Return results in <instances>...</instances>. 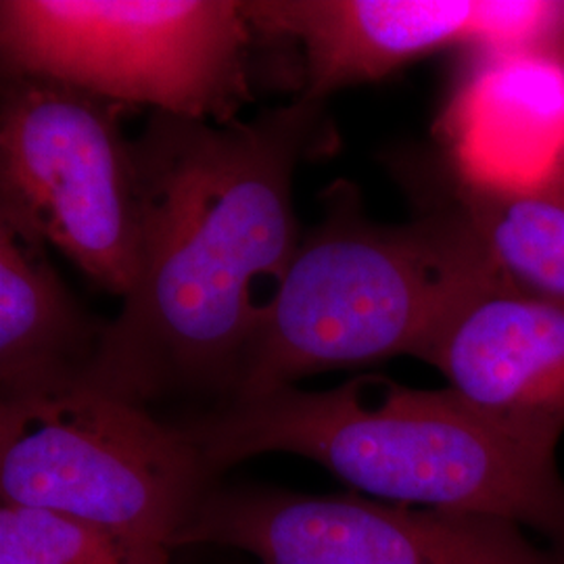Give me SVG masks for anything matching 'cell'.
I'll list each match as a JSON object with an SVG mask.
<instances>
[{
    "instance_id": "52a82bcc",
    "label": "cell",
    "mask_w": 564,
    "mask_h": 564,
    "mask_svg": "<svg viewBox=\"0 0 564 564\" xmlns=\"http://www.w3.org/2000/svg\"><path fill=\"white\" fill-rule=\"evenodd\" d=\"M202 544L262 564H564L498 517L268 487L209 489L170 547Z\"/></svg>"
},
{
    "instance_id": "4fadbf2b",
    "label": "cell",
    "mask_w": 564,
    "mask_h": 564,
    "mask_svg": "<svg viewBox=\"0 0 564 564\" xmlns=\"http://www.w3.org/2000/svg\"><path fill=\"white\" fill-rule=\"evenodd\" d=\"M0 564H170L167 547L111 535L44 510L0 506Z\"/></svg>"
},
{
    "instance_id": "8fae6325",
    "label": "cell",
    "mask_w": 564,
    "mask_h": 564,
    "mask_svg": "<svg viewBox=\"0 0 564 564\" xmlns=\"http://www.w3.org/2000/svg\"><path fill=\"white\" fill-rule=\"evenodd\" d=\"M105 328L63 284L46 242L0 220L2 398L82 381L99 354Z\"/></svg>"
},
{
    "instance_id": "ba28073f",
    "label": "cell",
    "mask_w": 564,
    "mask_h": 564,
    "mask_svg": "<svg viewBox=\"0 0 564 564\" xmlns=\"http://www.w3.org/2000/svg\"><path fill=\"white\" fill-rule=\"evenodd\" d=\"M251 28L300 42L302 99L381 80L447 46L558 42L564 2L544 0H262L241 2Z\"/></svg>"
},
{
    "instance_id": "277c9868",
    "label": "cell",
    "mask_w": 564,
    "mask_h": 564,
    "mask_svg": "<svg viewBox=\"0 0 564 564\" xmlns=\"http://www.w3.org/2000/svg\"><path fill=\"white\" fill-rule=\"evenodd\" d=\"M214 475L181 426L86 381L0 402L2 505L170 550Z\"/></svg>"
},
{
    "instance_id": "9c48e42d",
    "label": "cell",
    "mask_w": 564,
    "mask_h": 564,
    "mask_svg": "<svg viewBox=\"0 0 564 564\" xmlns=\"http://www.w3.org/2000/svg\"><path fill=\"white\" fill-rule=\"evenodd\" d=\"M419 360L485 416L556 454L564 433V300L494 281L454 307Z\"/></svg>"
},
{
    "instance_id": "3957f363",
    "label": "cell",
    "mask_w": 564,
    "mask_h": 564,
    "mask_svg": "<svg viewBox=\"0 0 564 564\" xmlns=\"http://www.w3.org/2000/svg\"><path fill=\"white\" fill-rule=\"evenodd\" d=\"M324 209L263 316L230 400L324 370L419 358L458 303L502 281L447 203L416 223L379 226L364 216L360 193L337 182Z\"/></svg>"
},
{
    "instance_id": "5bb4252c",
    "label": "cell",
    "mask_w": 564,
    "mask_h": 564,
    "mask_svg": "<svg viewBox=\"0 0 564 564\" xmlns=\"http://www.w3.org/2000/svg\"><path fill=\"white\" fill-rule=\"evenodd\" d=\"M561 42H563V46H564V36H563V41H561Z\"/></svg>"
},
{
    "instance_id": "5b68a950",
    "label": "cell",
    "mask_w": 564,
    "mask_h": 564,
    "mask_svg": "<svg viewBox=\"0 0 564 564\" xmlns=\"http://www.w3.org/2000/svg\"><path fill=\"white\" fill-rule=\"evenodd\" d=\"M251 25L230 0H4V76L226 126L251 101Z\"/></svg>"
},
{
    "instance_id": "6da1fadb",
    "label": "cell",
    "mask_w": 564,
    "mask_h": 564,
    "mask_svg": "<svg viewBox=\"0 0 564 564\" xmlns=\"http://www.w3.org/2000/svg\"><path fill=\"white\" fill-rule=\"evenodd\" d=\"M333 144L323 102L226 126L155 111L132 142L139 272L82 381L144 405L230 398L300 239L293 172Z\"/></svg>"
},
{
    "instance_id": "30bf717a",
    "label": "cell",
    "mask_w": 564,
    "mask_h": 564,
    "mask_svg": "<svg viewBox=\"0 0 564 564\" xmlns=\"http://www.w3.org/2000/svg\"><path fill=\"white\" fill-rule=\"evenodd\" d=\"M440 120L449 178L521 191L564 163L563 42L477 48Z\"/></svg>"
},
{
    "instance_id": "7a4b0ae2",
    "label": "cell",
    "mask_w": 564,
    "mask_h": 564,
    "mask_svg": "<svg viewBox=\"0 0 564 564\" xmlns=\"http://www.w3.org/2000/svg\"><path fill=\"white\" fill-rule=\"evenodd\" d=\"M181 429L216 475L260 454H295L372 500L498 517L564 554L556 454L519 440L449 387L414 389L383 375L328 391L282 387Z\"/></svg>"
},
{
    "instance_id": "7c38bea8",
    "label": "cell",
    "mask_w": 564,
    "mask_h": 564,
    "mask_svg": "<svg viewBox=\"0 0 564 564\" xmlns=\"http://www.w3.org/2000/svg\"><path fill=\"white\" fill-rule=\"evenodd\" d=\"M445 193L506 284L564 300V163L521 191H481L449 178Z\"/></svg>"
},
{
    "instance_id": "8992f818",
    "label": "cell",
    "mask_w": 564,
    "mask_h": 564,
    "mask_svg": "<svg viewBox=\"0 0 564 564\" xmlns=\"http://www.w3.org/2000/svg\"><path fill=\"white\" fill-rule=\"evenodd\" d=\"M130 109L61 82L4 76L0 220L55 245L105 291L126 297L139 272L141 202Z\"/></svg>"
}]
</instances>
